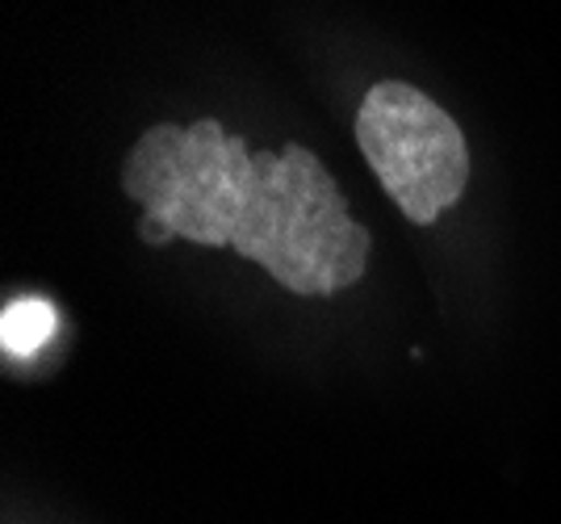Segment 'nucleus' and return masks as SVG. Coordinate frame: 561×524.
<instances>
[{"mask_svg":"<svg viewBox=\"0 0 561 524\" xmlns=\"http://www.w3.org/2000/svg\"><path fill=\"white\" fill-rule=\"evenodd\" d=\"M122 190L142 206L147 243L234 248L302 298L348 289L369 269V231L323 160L306 147L248 151L222 122H160L130 147Z\"/></svg>","mask_w":561,"mask_h":524,"instance_id":"f257e3e1","label":"nucleus"},{"mask_svg":"<svg viewBox=\"0 0 561 524\" xmlns=\"http://www.w3.org/2000/svg\"><path fill=\"white\" fill-rule=\"evenodd\" d=\"M356 144L411 223L427 227L461 202L469 181L466 135L420 89L402 80L374 84L356 110Z\"/></svg>","mask_w":561,"mask_h":524,"instance_id":"f03ea898","label":"nucleus"},{"mask_svg":"<svg viewBox=\"0 0 561 524\" xmlns=\"http://www.w3.org/2000/svg\"><path fill=\"white\" fill-rule=\"evenodd\" d=\"M59 328V315L47 298H18L0 315V349L9 357H34Z\"/></svg>","mask_w":561,"mask_h":524,"instance_id":"7ed1b4c3","label":"nucleus"}]
</instances>
